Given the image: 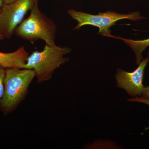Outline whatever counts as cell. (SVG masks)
Returning <instances> with one entry per match:
<instances>
[{"instance_id":"obj_1","label":"cell","mask_w":149,"mask_h":149,"mask_svg":"<svg viewBox=\"0 0 149 149\" xmlns=\"http://www.w3.org/2000/svg\"><path fill=\"white\" fill-rule=\"evenodd\" d=\"M35 77L36 73L33 69L6 68L4 91L0 100V111L3 115L10 114L24 100L29 85Z\"/></svg>"},{"instance_id":"obj_2","label":"cell","mask_w":149,"mask_h":149,"mask_svg":"<svg viewBox=\"0 0 149 149\" xmlns=\"http://www.w3.org/2000/svg\"><path fill=\"white\" fill-rule=\"evenodd\" d=\"M56 29L54 21L42 12L37 4L30 10L28 17L16 27L14 35L32 43L41 40L46 45L54 46L56 45Z\"/></svg>"},{"instance_id":"obj_3","label":"cell","mask_w":149,"mask_h":149,"mask_svg":"<svg viewBox=\"0 0 149 149\" xmlns=\"http://www.w3.org/2000/svg\"><path fill=\"white\" fill-rule=\"evenodd\" d=\"M71 51L68 47L46 45L42 51H34L28 56L24 68L35 70L37 83L48 81L56 70L69 61L65 56Z\"/></svg>"},{"instance_id":"obj_4","label":"cell","mask_w":149,"mask_h":149,"mask_svg":"<svg viewBox=\"0 0 149 149\" xmlns=\"http://www.w3.org/2000/svg\"><path fill=\"white\" fill-rule=\"evenodd\" d=\"M68 13L71 18L77 21V25L74 27L73 30H78L85 25H92L99 28L98 34L108 37L111 35V27L115 25L117 22L123 19L137 21L146 18L141 16L139 11L121 14L110 10L100 13L98 14L92 15L80 11L70 9L68 10Z\"/></svg>"},{"instance_id":"obj_5","label":"cell","mask_w":149,"mask_h":149,"mask_svg":"<svg viewBox=\"0 0 149 149\" xmlns=\"http://www.w3.org/2000/svg\"><path fill=\"white\" fill-rule=\"evenodd\" d=\"M40 0H16L9 4H3L0 11V33L6 39L14 35L16 27L24 16Z\"/></svg>"},{"instance_id":"obj_6","label":"cell","mask_w":149,"mask_h":149,"mask_svg":"<svg viewBox=\"0 0 149 149\" xmlns=\"http://www.w3.org/2000/svg\"><path fill=\"white\" fill-rule=\"evenodd\" d=\"M148 63V58L143 59L139 66L132 72L117 69L116 74L117 86L124 89L131 97H142L145 86L143 82L144 72Z\"/></svg>"},{"instance_id":"obj_7","label":"cell","mask_w":149,"mask_h":149,"mask_svg":"<svg viewBox=\"0 0 149 149\" xmlns=\"http://www.w3.org/2000/svg\"><path fill=\"white\" fill-rule=\"evenodd\" d=\"M29 56L24 46L13 52H0V65L5 68L16 67L23 69Z\"/></svg>"},{"instance_id":"obj_8","label":"cell","mask_w":149,"mask_h":149,"mask_svg":"<svg viewBox=\"0 0 149 149\" xmlns=\"http://www.w3.org/2000/svg\"><path fill=\"white\" fill-rule=\"evenodd\" d=\"M109 37H113L116 39L122 40L123 42L128 45L136 55V64L139 65L143 60V52L148 47H149V38L143 40H134L131 39H125L120 37H115L111 35Z\"/></svg>"},{"instance_id":"obj_9","label":"cell","mask_w":149,"mask_h":149,"mask_svg":"<svg viewBox=\"0 0 149 149\" xmlns=\"http://www.w3.org/2000/svg\"><path fill=\"white\" fill-rule=\"evenodd\" d=\"M6 68L0 65V100L3 97L4 91V78Z\"/></svg>"},{"instance_id":"obj_10","label":"cell","mask_w":149,"mask_h":149,"mask_svg":"<svg viewBox=\"0 0 149 149\" xmlns=\"http://www.w3.org/2000/svg\"><path fill=\"white\" fill-rule=\"evenodd\" d=\"M128 101L131 102H137L141 103L146 104L149 106V99L145 98L142 97H136L134 98H131L128 99ZM149 130V127L145 128V131Z\"/></svg>"},{"instance_id":"obj_11","label":"cell","mask_w":149,"mask_h":149,"mask_svg":"<svg viewBox=\"0 0 149 149\" xmlns=\"http://www.w3.org/2000/svg\"><path fill=\"white\" fill-rule=\"evenodd\" d=\"M141 97L149 99V86L145 87Z\"/></svg>"},{"instance_id":"obj_12","label":"cell","mask_w":149,"mask_h":149,"mask_svg":"<svg viewBox=\"0 0 149 149\" xmlns=\"http://www.w3.org/2000/svg\"><path fill=\"white\" fill-rule=\"evenodd\" d=\"M2 1L3 2L4 4H9L13 3V2H14L16 0H2Z\"/></svg>"},{"instance_id":"obj_13","label":"cell","mask_w":149,"mask_h":149,"mask_svg":"<svg viewBox=\"0 0 149 149\" xmlns=\"http://www.w3.org/2000/svg\"><path fill=\"white\" fill-rule=\"evenodd\" d=\"M3 2L2 0H0V9L1 8V7L3 6Z\"/></svg>"},{"instance_id":"obj_14","label":"cell","mask_w":149,"mask_h":149,"mask_svg":"<svg viewBox=\"0 0 149 149\" xmlns=\"http://www.w3.org/2000/svg\"><path fill=\"white\" fill-rule=\"evenodd\" d=\"M5 39V38H4V37L0 33V41L4 40Z\"/></svg>"},{"instance_id":"obj_15","label":"cell","mask_w":149,"mask_h":149,"mask_svg":"<svg viewBox=\"0 0 149 149\" xmlns=\"http://www.w3.org/2000/svg\"><path fill=\"white\" fill-rule=\"evenodd\" d=\"M147 57L148 58V63H149V52H148V56Z\"/></svg>"},{"instance_id":"obj_16","label":"cell","mask_w":149,"mask_h":149,"mask_svg":"<svg viewBox=\"0 0 149 149\" xmlns=\"http://www.w3.org/2000/svg\"></svg>"}]
</instances>
